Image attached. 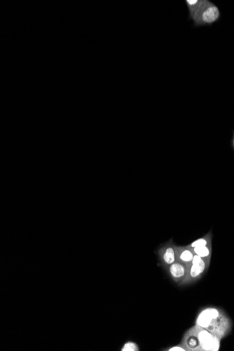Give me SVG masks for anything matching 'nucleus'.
<instances>
[{
    "label": "nucleus",
    "mask_w": 234,
    "mask_h": 351,
    "mask_svg": "<svg viewBox=\"0 0 234 351\" xmlns=\"http://www.w3.org/2000/svg\"><path fill=\"white\" fill-rule=\"evenodd\" d=\"M197 339L199 351H218L220 339L204 328L196 326L190 329Z\"/></svg>",
    "instance_id": "obj_1"
},
{
    "label": "nucleus",
    "mask_w": 234,
    "mask_h": 351,
    "mask_svg": "<svg viewBox=\"0 0 234 351\" xmlns=\"http://www.w3.org/2000/svg\"><path fill=\"white\" fill-rule=\"evenodd\" d=\"M220 16L219 8L207 0L205 5L193 15L191 19L194 21L196 26H205L215 23L219 19Z\"/></svg>",
    "instance_id": "obj_2"
},
{
    "label": "nucleus",
    "mask_w": 234,
    "mask_h": 351,
    "mask_svg": "<svg viewBox=\"0 0 234 351\" xmlns=\"http://www.w3.org/2000/svg\"><path fill=\"white\" fill-rule=\"evenodd\" d=\"M209 262L197 255H194L192 263L187 267V275L182 282V284L193 283L199 279L209 266Z\"/></svg>",
    "instance_id": "obj_3"
},
{
    "label": "nucleus",
    "mask_w": 234,
    "mask_h": 351,
    "mask_svg": "<svg viewBox=\"0 0 234 351\" xmlns=\"http://www.w3.org/2000/svg\"><path fill=\"white\" fill-rule=\"evenodd\" d=\"M220 316V312L217 309L208 308L204 310L198 316L197 325L210 331L214 322Z\"/></svg>",
    "instance_id": "obj_4"
},
{
    "label": "nucleus",
    "mask_w": 234,
    "mask_h": 351,
    "mask_svg": "<svg viewBox=\"0 0 234 351\" xmlns=\"http://www.w3.org/2000/svg\"><path fill=\"white\" fill-rule=\"evenodd\" d=\"M174 244L168 243L159 250V254L161 261L165 266L169 267L176 263V251Z\"/></svg>",
    "instance_id": "obj_5"
},
{
    "label": "nucleus",
    "mask_w": 234,
    "mask_h": 351,
    "mask_svg": "<svg viewBox=\"0 0 234 351\" xmlns=\"http://www.w3.org/2000/svg\"><path fill=\"white\" fill-rule=\"evenodd\" d=\"M175 251H176V262L177 263H183L188 267L192 263L194 254L192 250L187 246H177L174 245Z\"/></svg>",
    "instance_id": "obj_6"
},
{
    "label": "nucleus",
    "mask_w": 234,
    "mask_h": 351,
    "mask_svg": "<svg viewBox=\"0 0 234 351\" xmlns=\"http://www.w3.org/2000/svg\"><path fill=\"white\" fill-rule=\"evenodd\" d=\"M169 271L171 278L177 283L182 282L187 275V267L183 263H177L169 266Z\"/></svg>",
    "instance_id": "obj_7"
},
{
    "label": "nucleus",
    "mask_w": 234,
    "mask_h": 351,
    "mask_svg": "<svg viewBox=\"0 0 234 351\" xmlns=\"http://www.w3.org/2000/svg\"><path fill=\"white\" fill-rule=\"evenodd\" d=\"M191 250H192L194 255H197L210 263L211 255H212V245L197 247V248H194Z\"/></svg>",
    "instance_id": "obj_8"
},
{
    "label": "nucleus",
    "mask_w": 234,
    "mask_h": 351,
    "mask_svg": "<svg viewBox=\"0 0 234 351\" xmlns=\"http://www.w3.org/2000/svg\"><path fill=\"white\" fill-rule=\"evenodd\" d=\"M207 1V0H186L185 2L187 5L190 17L204 6Z\"/></svg>",
    "instance_id": "obj_9"
},
{
    "label": "nucleus",
    "mask_w": 234,
    "mask_h": 351,
    "mask_svg": "<svg viewBox=\"0 0 234 351\" xmlns=\"http://www.w3.org/2000/svg\"><path fill=\"white\" fill-rule=\"evenodd\" d=\"M212 234L208 233L205 235L203 236L202 238L197 239L194 240L192 243L187 245V248L192 249L197 248V247L206 246V245H210L212 244Z\"/></svg>",
    "instance_id": "obj_10"
},
{
    "label": "nucleus",
    "mask_w": 234,
    "mask_h": 351,
    "mask_svg": "<svg viewBox=\"0 0 234 351\" xmlns=\"http://www.w3.org/2000/svg\"><path fill=\"white\" fill-rule=\"evenodd\" d=\"M122 351H138V346L135 343L128 342L122 348Z\"/></svg>",
    "instance_id": "obj_11"
},
{
    "label": "nucleus",
    "mask_w": 234,
    "mask_h": 351,
    "mask_svg": "<svg viewBox=\"0 0 234 351\" xmlns=\"http://www.w3.org/2000/svg\"><path fill=\"white\" fill-rule=\"evenodd\" d=\"M169 351H185L186 349H184V347H182V346H177V347H174L171 348V349H169Z\"/></svg>",
    "instance_id": "obj_12"
},
{
    "label": "nucleus",
    "mask_w": 234,
    "mask_h": 351,
    "mask_svg": "<svg viewBox=\"0 0 234 351\" xmlns=\"http://www.w3.org/2000/svg\"><path fill=\"white\" fill-rule=\"evenodd\" d=\"M232 146H233V148L234 149V135L233 141H232Z\"/></svg>",
    "instance_id": "obj_13"
}]
</instances>
